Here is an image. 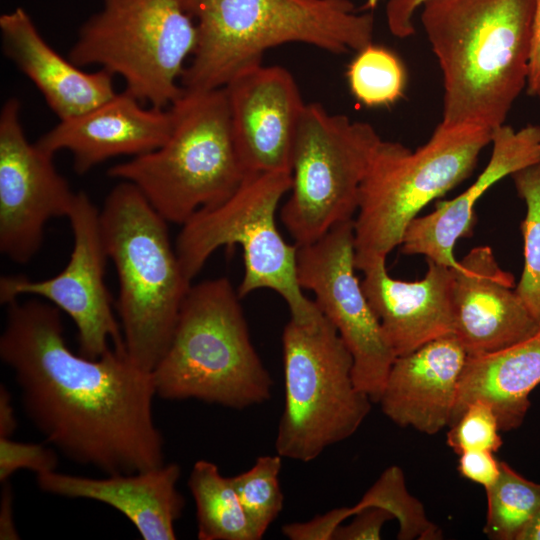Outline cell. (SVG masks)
<instances>
[{
	"label": "cell",
	"instance_id": "cell-23",
	"mask_svg": "<svg viewBox=\"0 0 540 540\" xmlns=\"http://www.w3.org/2000/svg\"><path fill=\"white\" fill-rule=\"evenodd\" d=\"M540 384V329L497 352L468 356L459 383L452 425L464 408L481 399L494 409L501 432L518 428Z\"/></svg>",
	"mask_w": 540,
	"mask_h": 540
},
{
	"label": "cell",
	"instance_id": "cell-30",
	"mask_svg": "<svg viewBox=\"0 0 540 540\" xmlns=\"http://www.w3.org/2000/svg\"><path fill=\"white\" fill-rule=\"evenodd\" d=\"M500 426L492 406L481 399L470 402L450 425L447 445L458 455L471 450L497 452L502 446Z\"/></svg>",
	"mask_w": 540,
	"mask_h": 540
},
{
	"label": "cell",
	"instance_id": "cell-22",
	"mask_svg": "<svg viewBox=\"0 0 540 540\" xmlns=\"http://www.w3.org/2000/svg\"><path fill=\"white\" fill-rule=\"evenodd\" d=\"M3 51L35 84L60 120L105 103L117 93L113 75L100 69L85 72L56 52L22 8L0 17Z\"/></svg>",
	"mask_w": 540,
	"mask_h": 540
},
{
	"label": "cell",
	"instance_id": "cell-31",
	"mask_svg": "<svg viewBox=\"0 0 540 540\" xmlns=\"http://www.w3.org/2000/svg\"><path fill=\"white\" fill-rule=\"evenodd\" d=\"M58 457L54 449L39 443H24L0 437V481L7 482L18 469L37 474L56 471Z\"/></svg>",
	"mask_w": 540,
	"mask_h": 540
},
{
	"label": "cell",
	"instance_id": "cell-26",
	"mask_svg": "<svg viewBox=\"0 0 540 540\" xmlns=\"http://www.w3.org/2000/svg\"><path fill=\"white\" fill-rule=\"evenodd\" d=\"M485 491V535L493 540H518L540 510V483L526 479L500 461V475Z\"/></svg>",
	"mask_w": 540,
	"mask_h": 540
},
{
	"label": "cell",
	"instance_id": "cell-28",
	"mask_svg": "<svg viewBox=\"0 0 540 540\" xmlns=\"http://www.w3.org/2000/svg\"><path fill=\"white\" fill-rule=\"evenodd\" d=\"M279 454L259 456L247 471L232 477L241 505L257 540L266 533L283 509Z\"/></svg>",
	"mask_w": 540,
	"mask_h": 540
},
{
	"label": "cell",
	"instance_id": "cell-35",
	"mask_svg": "<svg viewBox=\"0 0 540 540\" xmlns=\"http://www.w3.org/2000/svg\"><path fill=\"white\" fill-rule=\"evenodd\" d=\"M526 90L531 96L540 93V0L534 4Z\"/></svg>",
	"mask_w": 540,
	"mask_h": 540
},
{
	"label": "cell",
	"instance_id": "cell-20",
	"mask_svg": "<svg viewBox=\"0 0 540 540\" xmlns=\"http://www.w3.org/2000/svg\"><path fill=\"white\" fill-rule=\"evenodd\" d=\"M491 143L490 160L470 187L452 200L439 202L433 212L409 224L400 245L403 254L424 255L456 268L453 250L460 238L472 236L478 197L504 177L540 160L539 125L529 124L516 131L503 124L493 129Z\"/></svg>",
	"mask_w": 540,
	"mask_h": 540
},
{
	"label": "cell",
	"instance_id": "cell-17",
	"mask_svg": "<svg viewBox=\"0 0 540 540\" xmlns=\"http://www.w3.org/2000/svg\"><path fill=\"white\" fill-rule=\"evenodd\" d=\"M172 128L170 107L145 105L124 90L90 111L60 120L35 143L52 156L69 151L74 170L85 174L108 159L156 150L167 141Z\"/></svg>",
	"mask_w": 540,
	"mask_h": 540
},
{
	"label": "cell",
	"instance_id": "cell-24",
	"mask_svg": "<svg viewBox=\"0 0 540 540\" xmlns=\"http://www.w3.org/2000/svg\"><path fill=\"white\" fill-rule=\"evenodd\" d=\"M188 487L196 507L198 539L257 540L232 477L221 475L215 463L195 462Z\"/></svg>",
	"mask_w": 540,
	"mask_h": 540
},
{
	"label": "cell",
	"instance_id": "cell-8",
	"mask_svg": "<svg viewBox=\"0 0 540 540\" xmlns=\"http://www.w3.org/2000/svg\"><path fill=\"white\" fill-rule=\"evenodd\" d=\"M492 132L438 125L415 151L399 142L380 141L360 188L354 220L357 270L372 259L387 258L423 208L471 175Z\"/></svg>",
	"mask_w": 540,
	"mask_h": 540
},
{
	"label": "cell",
	"instance_id": "cell-19",
	"mask_svg": "<svg viewBox=\"0 0 540 540\" xmlns=\"http://www.w3.org/2000/svg\"><path fill=\"white\" fill-rule=\"evenodd\" d=\"M467 353L455 334L397 356L378 403L400 427L433 435L450 426Z\"/></svg>",
	"mask_w": 540,
	"mask_h": 540
},
{
	"label": "cell",
	"instance_id": "cell-38",
	"mask_svg": "<svg viewBox=\"0 0 540 540\" xmlns=\"http://www.w3.org/2000/svg\"><path fill=\"white\" fill-rule=\"evenodd\" d=\"M518 540H540V510L522 531Z\"/></svg>",
	"mask_w": 540,
	"mask_h": 540
},
{
	"label": "cell",
	"instance_id": "cell-25",
	"mask_svg": "<svg viewBox=\"0 0 540 540\" xmlns=\"http://www.w3.org/2000/svg\"><path fill=\"white\" fill-rule=\"evenodd\" d=\"M367 507H381L390 512L399 523L400 540H435L442 536L440 529L428 519L422 503L409 493L403 471L396 465L385 469L355 506L333 509V518L341 524Z\"/></svg>",
	"mask_w": 540,
	"mask_h": 540
},
{
	"label": "cell",
	"instance_id": "cell-10",
	"mask_svg": "<svg viewBox=\"0 0 540 540\" xmlns=\"http://www.w3.org/2000/svg\"><path fill=\"white\" fill-rule=\"evenodd\" d=\"M69 52L79 67L96 65L125 82L145 105L168 108L197 44L185 0H102Z\"/></svg>",
	"mask_w": 540,
	"mask_h": 540
},
{
	"label": "cell",
	"instance_id": "cell-18",
	"mask_svg": "<svg viewBox=\"0 0 540 540\" xmlns=\"http://www.w3.org/2000/svg\"><path fill=\"white\" fill-rule=\"evenodd\" d=\"M427 264L425 276L418 281L391 277L386 258L372 259L360 268L363 292L396 357L454 334V268L429 259Z\"/></svg>",
	"mask_w": 540,
	"mask_h": 540
},
{
	"label": "cell",
	"instance_id": "cell-16",
	"mask_svg": "<svg viewBox=\"0 0 540 540\" xmlns=\"http://www.w3.org/2000/svg\"><path fill=\"white\" fill-rule=\"evenodd\" d=\"M489 246L473 248L454 268V334L468 356L507 348L540 329Z\"/></svg>",
	"mask_w": 540,
	"mask_h": 540
},
{
	"label": "cell",
	"instance_id": "cell-2",
	"mask_svg": "<svg viewBox=\"0 0 540 540\" xmlns=\"http://www.w3.org/2000/svg\"><path fill=\"white\" fill-rule=\"evenodd\" d=\"M535 0H429L421 23L443 74L439 126L495 129L526 87Z\"/></svg>",
	"mask_w": 540,
	"mask_h": 540
},
{
	"label": "cell",
	"instance_id": "cell-13",
	"mask_svg": "<svg viewBox=\"0 0 540 540\" xmlns=\"http://www.w3.org/2000/svg\"><path fill=\"white\" fill-rule=\"evenodd\" d=\"M100 210L89 196L77 192L67 216L73 248L65 268L56 276L32 280L24 275L0 278V303L8 305L22 296L43 299L67 314L78 331L79 353L99 358L109 348H125L120 322L104 280L108 259L100 230Z\"/></svg>",
	"mask_w": 540,
	"mask_h": 540
},
{
	"label": "cell",
	"instance_id": "cell-3",
	"mask_svg": "<svg viewBox=\"0 0 540 540\" xmlns=\"http://www.w3.org/2000/svg\"><path fill=\"white\" fill-rule=\"evenodd\" d=\"M197 44L183 72L185 90L223 88L264 53L287 43L331 53L372 44L374 18L350 0H185Z\"/></svg>",
	"mask_w": 540,
	"mask_h": 540
},
{
	"label": "cell",
	"instance_id": "cell-21",
	"mask_svg": "<svg viewBox=\"0 0 540 540\" xmlns=\"http://www.w3.org/2000/svg\"><path fill=\"white\" fill-rule=\"evenodd\" d=\"M177 463L132 474L89 478L57 473L37 474L41 490L57 496L105 503L129 519L144 540L176 539L175 523L185 501L177 490Z\"/></svg>",
	"mask_w": 540,
	"mask_h": 540
},
{
	"label": "cell",
	"instance_id": "cell-1",
	"mask_svg": "<svg viewBox=\"0 0 540 540\" xmlns=\"http://www.w3.org/2000/svg\"><path fill=\"white\" fill-rule=\"evenodd\" d=\"M0 357L13 372L23 409L68 459L107 475L165 464L164 439L153 416L151 372L126 349L99 358L67 346L61 311L37 298L6 305Z\"/></svg>",
	"mask_w": 540,
	"mask_h": 540
},
{
	"label": "cell",
	"instance_id": "cell-14",
	"mask_svg": "<svg viewBox=\"0 0 540 540\" xmlns=\"http://www.w3.org/2000/svg\"><path fill=\"white\" fill-rule=\"evenodd\" d=\"M20 112L19 100L10 98L0 114V252L22 265L41 248L46 224L67 218L77 192L54 156L27 140Z\"/></svg>",
	"mask_w": 540,
	"mask_h": 540
},
{
	"label": "cell",
	"instance_id": "cell-12",
	"mask_svg": "<svg viewBox=\"0 0 540 540\" xmlns=\"http://www.w3.org/2000/svg\"><path fill=\"white\" fill-rule=\"evenodd\" d=\"M354 220L298 246L297 279L310 290L353 358L356 387L378 403L396 354L355 274Z\"/></svg>",
	"mask_w": 540,
	"mask_h": 540
},
{
	"label": "cell",
	"instance_id": "cell-11",
	"mask_svg": "<svg viewBox=\"0 0 540 540\" xmlns=\"http://www.w3.org/2000/svg\"><path fill=\"white\" fill-rule=\"evenodd\" d=\"M382 139L367 122L306 104L291 156V194L280 217L297 246L352 220L362 182Z\"/></svg>",
	"mask_w": 540,
	"mask_h": 540
},
{
	"label": "cell",
	"instance_id": "cell-37",
	"mask_svg": "<svg viewBox=\"0 0 540 540\" xmlns=\"http://www.w3.org/2000/svg\"><path fill=\"white\" fill-rule=\"evenodd\" d=\"M17 427L12 397L4 384L0 385V437H11Z\"/></svg>",
	"mask_w": 540,
	"mask_h": 540
},
{
	"label": "cell",
	"instance_id": "cell-36",
	"mask_svg": "<svg viewBox=\"0 0 540 540\" xmlns=\"http://www.w3.org/2000/svg\"><path fill=\"white\" fill-rule=\"evenodd\" d=\"M13 518V493L9 482L3 483L0 505V539H19Z\"/></svg>",
	"mask_w": 540,
	"mask_h": 540
},
{
	"label": "cell",
	"instance_id": "cell-40",
	"mask_svg": "<svg viewBox=\"0 0 540 540\" xmlns=\"http://www.w3.org/2000/svg\"><path fill=\"white\" fill-rule=\"evenodd\" d=\"M537 97H538V98H539V100H540V93H539V94L537 95Z\"/></svg>",
	"mask_w": 540,
	"mask_h": 540
},
{
	"label": "cell",
	"instance_id": "cell-5",
	"mask_svg": "<svg viewBox=\"0 0 540 540\" xmlns=\"http://www.w3.org/2000/svg\"><path fill=\"white\" fill-rule=\"evenodd\" d=\"M99 218L105 251L118 277L116 308L126 352L151 372L171 341L192 284L182 272L168 222L134 185L119 181Z\"/></svg>",
	"mask_w": 540,
	"mask_h": 540
},
{
	"label": "cell",
	"instance_id": "cell-34",
	"mask_svg": "<svg viewBox=\"0 0 540 540\" xmlns=\"http://www.w3.org/2000/svg\"><path fill=\"white\" fill-rule=\"evenodd\" d=\"M429 0H388L386 19L390 32L398 38L415 33L413 16L416 10Z\"/></svg>",
	"mask_w": 540,
	"mask_h": 540
},
{
	"label": "cell",
	"instance_id": "cell-15",
	"mask_svg": "<svg viewBox=\"0 0 540 540\" xmlns=\"http://www.w3.org/2000/svg\"><path fill=\"white\" fill-rule=\"evenodd\" d=\"M223 88L246 173H291L293 144L306 105L291 73L260 63L240 71Z\"/></svg>",
	"mask_w": 540,
	"mask_h": 540
},
{
	"label": "cell",
	"instance_id": "cell-6",
	"mask_svg": "<svg viewBox=\"0 0 540 540\" xmlns=\"http://www.w3.org/2000/svg\"><path fill=\"white\" fill-rule=\"evenodd\" d=\"M170 109L173 128L167 141L112 166L107 175L134 185L162 218L182 226L196 212L230 197L247 173L224 88L183 89Z\"/></svg>",
	"mask_w": 540,
	"mask_h": 540
},
{
	"label": "cell",
	"instance_id": "cell-9",
	"mask_svg": "<svg viewBox=\"0 0 540 540\" xmlns=\"http://www.w3.org/2000/svg\"><path fill=\"white\" fill-rule=\"evenodd\" d=\"M285 402L275 449L309 462L351 437L371 409L353 379V358L333 324L290 319L282 334Z\"/></svg>",
	"mask_w": 540,
	"mask_h": 540
},
{
	"label": "cell",
	"instance_id": "cell-29",
	"mask_svg": "<svg viewBox=\"0 0 540 540\" xmlns=\"http://www.w3.org/2000/svg\"><path fill=\"white\" fill-rule=\"evenodd\" d=\"M352 94L367 106L388 105L403 92L405 72L391 51L370 44L357 52L347 71Z\"/></svg>",
	"mask_w": 540,
	"mask_h": 540
},
{
	"label": "cell",
	"instance_id": "cell-7",
	"mask_svg": "<svg viewBox=\"0 0 540 540\" xmlns=\"http://www.w3.org/2000/svg\"><path fill=\"white\" fill-rule=\"evenodd\" d=\"M290 188L289 172L247 174L226 200L196 212L181 226L175 243L185 278L192 283L218 248L237 244L244 260L237 289L241 299L258 289H270L287 303L290 319L311 322L321 317L297 279L298 246L287 243L276 225L279 202Z\"/></svg>",
	"mask_w": 540,
	"mask_h": 540
},
{
	"label": "cell",
	"instance_id": "cell-33",
	"mask_svg": "<svg viewBox=\"0 0 540 540\" xmlns=\"http://www.w3.org/2000/svg\"><path fill=\"white\" fill-rule=\"evenodd\" d=\"M458 471L460 475L484 489L492 486L500 475V461L494 452L471 450L459 454Z\"/></svg>",
	"mask_w": 540,
	"mask_h": 540
},
{
	"label": "cell",
	"instance_id": "cell-32",
	"mask_svg": "<svg viewBox=\"0 0 540 540\" xmlns=\"http://www.w3.org/2000/svg\"><path fill=\"white\" fill-rule=\"evenodd\" d=\"M352 516L349 524L336 528L331 540H378L381 539L384 524L394 519L390 512L381 507H367Z\"/></svg>",
	"mask_w": 540,
	"mask_h": 540
},
{
	"label": "cell",
	"instance_id": "cell-27",
	"mask_svg": "<svg viewBox=\"0 0 540 540\" xmlns=\"http://www.w3.org/2000/svg\"><path fill=\"white\" fill-rule=\"evenodd\" d=\"M518 196L526 204L520 230L524 267L515 290L540 325V160L512 175Z\"/></svg>",
	"mask_w": 540,
	"mask_h": 540
},
{
	"label": "cell",
	"instance_id": "cell-39",
	"mask_svg": "<svg viewBox=\"0 0 540 540\" xmlns=\"http://www.w3.org/2000/svg\"><path fill=\"white\" fill-rule=\"evenodd\" d=\"M380 0H366L365 8L373 9L377 6Z\"/></svg>",
	"mask_w": 540,
	"mask_h": 540
},
{
	"label": "cell",
	"instance_id": "cell-4",
	"mask_svg": "<svg viewBox=\"0 0 540 540\" xmlns=\"http://www.w3.org/2000/svg\"><path fill=\"white\" fill-rule=\"evenodd\" d=\"M240 299L225 277L191 285L151 371L157 396L232 409L270 400L273 380L251 342Z\"/></svg>",
	"mask_w": 540,
	"mask_h": 540
}]
</instances>
